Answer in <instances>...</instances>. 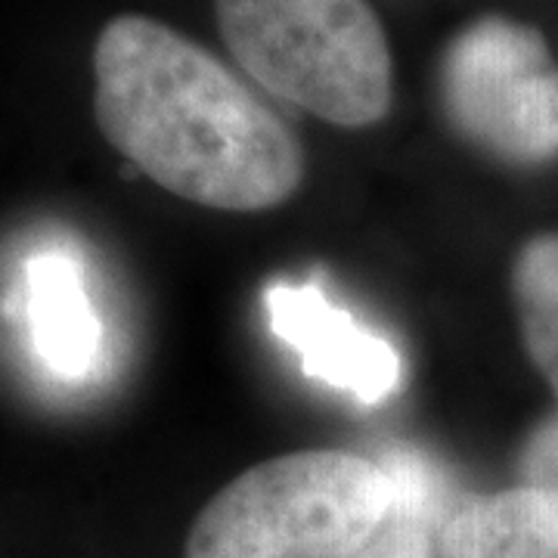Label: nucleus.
<instances>
[{
    "label": "nucleus",
    "instance_id": "6",
    "mask_svg": "<svg viewBox=\"0 0 558 558\" xmlns=\"http://www.w3.org/2000/svg\"><path fill=\"white\" fill-rule=\"evenodd\" d=\"M28 339L38 360L65 381L87 379L100 363L102 326L75 255L44 248L22 277Z\"/></svg>",
    "mask_w": 558,
    "mask_h": 558
},
{
    "label": "nucleus",
    "instance_id": "9",
    "mask_svg": "<svg viewBox=\"0 0 558 558\" xmlns=\"http://www.w3.org/2000/svg\"><path fill=\"white\" fill-rule=\"evenodd\" d=\"M395 481V502L376 537L354 558H438V502L422 469L407 459L385 465Z\"/></svg>",
    "mask_w": 558,
    "mask_h": 558
},
{
    "label": "nucleus",
    "instance_id": "2",
    "mask_svg": "<svg viewBox=\"0 0 558 558\" xmlns=\"http://www.w3.org/2000/svg\"><path fill=\"white\" fill-rule=\"evenodd\" d=\"M395 502V481L373 459L299 450L245 469L208 499L186 558H354Z\"/></svg>",
    "mask_w": 558,
    "mask_h": 558
},
{
    "label": "nucleus",
    "instance_id": "7",
    "mask_svg": "<svg viewBox=\"0 0 558 558\" xmlns=\"http://www.w3.org/2000/svg\"><path fill=\"white\" fill-rule=\"evenodd\" d=\"M438 558H558V494L519 484L457 499L440 519Z\"/></svg>",
    "mask_w": 558,
    "mask_h": 558
},
{
    "label": "nucleus",
    "instance_id": "8",
    "mask_svg": "<svg viewBox=\"0 0 558 558\" xmlns=\"http://www.w3.org/2000/svg\"><path fill=\"white\" fill-rule=\"evenodd\" d=\"M512 301L524 351L558 398V233H537L512 260Z\"/></svg>",
    "mask_w": 558,
    "mask_h": 558
},
{
    "label": "nucleus",
    "instance_id": "5",
    "mask_svg": "<svg viewBox=\"0 0 558 558\" xmlns=\"http://www.w3.org/2000/svg\"><path fill=\"white\" fill-rule=\"evenodd\" d=\"M264 307L274 336L299 354L301 369L311 379L354 395L360 403H385L398 395L403 363L391 341L363 329L348 311L326 299L319 286L274 282Z\"/></svg>",
    "mask_w": 558,
    "mask_h": 558
},
{
    "label": "nucleus",
    "instance_id": "3",
    "mask_svg": "<svg viewBox=\"0 0 558 558\" xmlns=\"http://www.w3.org/2000/svg\"><path fill=\"white\" fill-rule=\"evenodd\" d=\"M233 60L279 100L339 128L379 124L395 62L366 0H215Z\"/></svg>",
    "mask_w": 558,
    "mask_h": 558
},
{
    "label": "nucleus",
    "instance_id": "4",
    "mask_svg": "<svg viewBox=\"0 0 558 558\" xmlns=\"http://www.w3.org/2000/svg\"><path fill=\"white\" fill-rule=\"evenodd\" d=\"M440 102L459 137L490 159L515 168L558 159V65L527 22H469L444 50Z\"/></svg>",
    "mask_w": 558,
    "mask_h": 558
},
{
    "label": "nucleus",
    "instance_id": "1",
    "mask_svg": "<svg viewBox=\"0 0 558 558\" xmlns=\"http://www.w3.org/2000/svg\"><path fill=\"white\" fill-rule=\"evenodd\" d=\"M102 137L161 190L218 211H267L295 196L292 128L218 57L149 16H119L94 47Z\"/></svg>",
    "mask_w": 558,
    "mask_h": 558
},
{
    "label": "nucleus",
    "instance_id": "10",
    "mask_svg": "<svg viewBox=\"0 0 558 558\" xmlns=\"http://www.w3.org/2000/svg\"><path fill=\"white\" fill-rule=\"evenodd\" d=\"M521 484L558 494V416L543 422L521 453Z\"/></svg>",
    "mask_w": 558,
    "mask_h": 558
}]
</instances>
